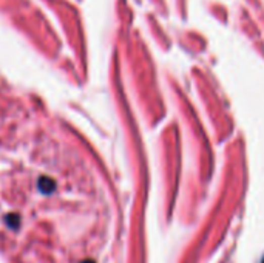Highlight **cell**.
<instances>
[{
    "mask_svg": "<svg viewBox=\"0 0 264 263\" xmlns=\"http://www.w3.org/2000/svg\"><path fill=\"white\" fill-rule=\"evenodd\" d=\"M39 187L43 194H50L54 191V181L53 180H48V178H40V183H39Z\"/></svg>",
    "mask_w": 264,
    "mask_h": 263,
    "instance_id": "cell-1",
    "label": "cell"
},
{
    "mask_svg": "<svg viewBox=\"0 0 264 263\" xmlns=\"http://www.w3.org/2000/svg\"><path fill=\"white\" fill-rule=\"evenodd\" d=\"M82 263H95L93 260H85V261H82Z\"/></svg>",
    "mask_w": 264,
    "mask_h": 263,
    "instance_id": "cell-2",
    "label": "cell"
}]
</instances>
